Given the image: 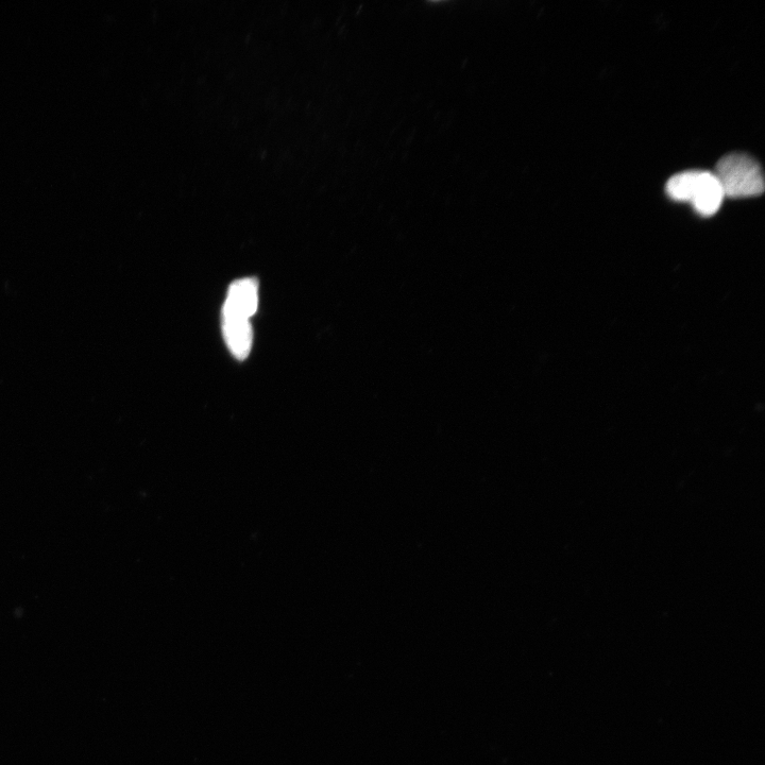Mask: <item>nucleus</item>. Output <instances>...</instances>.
I'll use <instances>...</instances> for the list:
<instances>
[{
    "label": "nucleus",
    "mask_w": 765,
    "mask_h": 765,
    "mask_svg": "<svg viewBox=\"0 0 765 765\" xmlns=\"http://www.w3.org/2000/svg\"><path fill=\"white\" fill-rule=\"evenodd\" d=\"M666 192L674 201L691 202L696 213L704 217L716 214L725 198L716 175L704 170H688L673 176Z\"/></svg>",
    "instance_id": "obj_1"
},
{
    "label": "nucleus",
    "mask_w": 765,
    "mask_h": 765,
    "mask_svg": "<svg viewBox=\"0 0 765 765\" xmlns=\"http://www.w3.org/2000/svg\"><path fill=\"white\" fill-rule=\"evenodd\" d=\"M259 282L253 278L237 280L229 288L223 311L224 337L235 342L253 336L250 318L257 313Z\"/></svg>",
    "instance_id": "obj_2"
},
{
    "label": "nucleus",
    "mask_w": 765,
    "mask_h": 765,
    "mask_svg": "<svg viewBox=\"0 0 765 765\" xmlns=\"http://www.w3.org/2000/svg\"><path fill=\"white\" fill-rule=\"evenodd\" d=\"M725 197L748 198L764 192V176L758 162L745 153H729L716 166Z\"/></svg>",
    "instance_id": "obj_3"
}]
</instances>
